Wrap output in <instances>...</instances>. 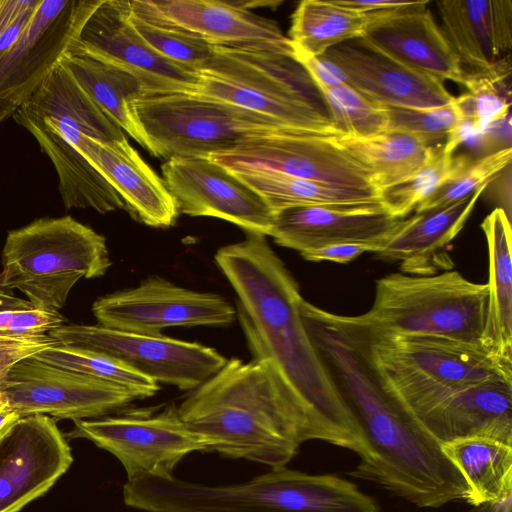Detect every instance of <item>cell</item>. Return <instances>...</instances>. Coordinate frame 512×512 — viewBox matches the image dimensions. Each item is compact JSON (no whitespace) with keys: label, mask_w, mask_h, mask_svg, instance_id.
<instances>
[{"label":"cell","mask_w":512,"mask_h":512,"mask_svg":"<svg viewBox=\"0 0 512 512\" xmlns=\"http://www.w3.org/2000/svg\"><path fill=\"white\" fill-rule=\"evenodd\" d=\"M302 319L368 447V456L348 474L374 482L421 508L468 503L469 487L441 445L383 385L360 316L339 315L310 305Z\"/></svg>","instance_id":"cell-1"},{"label":"cell","mask_w":512,"mask_h":512,"mask_svg":"<svg viewBox=\"0 0 512 512\" xmlns=\"http://www.w3.org/2000/svg\"><path fill=\"white\" fill-rule=\"evenodd\" d=\"M215 261L237 294V315L253 358L270 359L311 409L331 444L364 459L368 447L304 326L298 283L266 241L247 233Z\"/></svg>","instance_id":"cell-2"},{"label":"cell","mask_w":512,"mask_h":512,"mask_svg":"<svg viewBox=\"0 0 512 512\" xmlns=\"http://www.w3.org/2000/svg\"><path fill=\"white\" fill-rule=\"evenodd\" d=\"M207 451L270 468L286 466L309 440L331 444L325 428L270 359L226 364L178 407Z\"/></svg>","instance_id":"cell-3"},{"label":"cell","mask_w":512,"mask_h":512,"mask_svg":"<svg viewBox=\"0 0 512 512\" xmlns=\"http://www.w3.org/2000/svg\"><path fill=\"white\" fill-rule=\"evenodd\" d=\"M12 117L51 160L67 210H126L119 193L86 157V139L127 140L124 131L79 85L63 57Z\"/></svg>","instance_id":"cell-4"},{"label":"cell","mask_w":512,"mask_h":512,"mask_svg":"<svg viewBox=\"0 0 512 512\" xmlns=\"http://www.w3.org/2000/svg\"><path fill=\"white\" fill-rule=\"evenodd\" d=\"M124 503L145 512H379L351 481L287 468L248 481L207 485L170 477L127 480Z\"/></svg>","instance_id":"cell-5"},{"label":"cell","mask_w":512,"mask_h":512,"mask_svg":"<svg viewBox=\"0 0 512 512\" xmlns=\"http://www.w3.org/2000/svg\"><path fill=\"white\" fill-rule=\"evenodd\" d=\"M195 95L270 117L297 131L339 136L320 91L292 56L214 46Z\"/></svg>","instance_id":"cell-6"},{"label":"cell","mask_w":512,"mask_h":512,"mask_svg":"<svg viewBox=\"0 0 512 512\" xmlns=\"http://www.w3.org/2000/svg\"><path fill=\"white\" fill-rule=\"evenodd\" d=\"M111 265L103 235L69 215L41 217L8 231L0 289H18L33 308L59 312L81 278L101 277Z\"/></svg>","instance_id":"cell-7"},{"label":"cell","mask_w":512,"mask_h":512,"mask_svg":"<svg viewBox=\"0 0 512 512\" xmlns=\"http://www.w3.org/2000/svg\"><path fill=\"white\" fill-rule=\"evenodd\" d=\"M488 306V284L471 282L458 271L391 273L377 280L373 304L360 316L385 333L432 335L484 346Z\"/></svg>","instance_id":"cell-8"},{"label":"cell","mask_w":512,"mask_h":512,"mask_svg":"<svg viewBox=\"0 0 512 512\" xmlns=\"http://www.w3.org/2000/svg\"><path fill=\"white\" fill-rule=\"evenodd\" d=\"M363 322L373 365L398 401L438 387L512 380V360L482 345L432 335L385 333Z\"/></svg>","instance_id":"cell-9"},{"label":"cell","mask_w":512,"mask_h":512,"mask_svg":"<svg viewBox=\"0 0 512 512\" xmlns=\"http://www.w3.org/2000/svg\"><path fill=\"white\" fill-rule=\"evenodd\" d=\"M133 108L155 157L166 160L208 158L251 136L292 130L265 115L191 93L144 95Z\"/></svg>","instance_id":"cell-10"},{"label":"cell","mask_w":512,"mask_h":512,"mask_svg":"<svg viewBox=\"0 0 512 512\" xmlns=\"http://www.w3.org/2000/svg\"><path fill=\"white\" fill-rule=\"evenodd\" d=\"M69 438H85L114 455L127 480L170 477L186 456L207 451L202 437L172 405L160 412L134 410L116 416L75 420Z\"/></svg>","instance_id":"cell-11"},{"label":"cell","mask_w":512,"mask_h":512,"mask_svg":"<svg viewBox=\"0 0 512 512\" xmlns=\"http://www.w3.org/2000/svg\"><path fill=\"white\" fill-rule=\"evenodd\" d=\"M48 334L60 344L103 353L156 383L181 390L197 388L227 362L217 350L197 342L125 332L99 324H63Z\"/></svg>","instance_id":"cell-12"},{"label":"cell","mask_w":512,"mask_h":512,"mask_svg":"<svg viewBox=\"0 0 512 512\" xmlns=\"http://www.w3.org/2000/svg\"><path fill=\"white\" fill-rule=\"evenodd\" d=\"M0 396L21 417L99 418L136 400L127 389L32 356L14 364L0 384Z\"/></svg>","instance_id":"cell-13"},{"label":"cell","mask_w":512,"mask_h":512,"mask_svg":"<svg viewBox=\"0 0 512 512\" xmlns=\"http://www.w3.org/2000/svg\"><path fill=\"white\" fill-rule=\"evenodd\" d=\"M208 159L230 171L269 170L326 184L377 189L369 171L325 135L293 130L259 134Z\"/></svg>","instance_id":"cell-14"},{"label":"cell","mask_w":512,"mask_h":512,"mask_svg":"<svg viewBox=\"0 0 512 512\" xmlns=\"http://www.w3.org/2000/svg\"><path fill=\"white\" fill-rule=\"evenodd\" d=\"M92 312L103 327L142 334H161L174 326H224L237 314L219 294L183 288L158 276L97 298Z\"/></svg>","instance_id":"cell-15"},{"label":"cell","mask_w":512,"mask_h":512,"mask_svg":"<svg viewBox=\"0 0 512 512\" xmlns=\"http://www.w3.org/2000/svg\"><path fill=\"white\" fill-rule=\"evenodd\" d=\"M129 16V1L97 0L69 50L128 72L142 84L144 95L195 93L198 73L155 52L134 29Z\"/></svg>","instance_id":"cell-16"},{"label":"cell","mask_w":512,"mask_h":512,"mask_svg":"<svg viewBox=\"0 0 512 512\" xmlns=\"http://www.w3.org/2000/svg\"><path fill=\"white\" fill-rule=\"evenodd\" d=\"M97 0H41L0 55V102L22 105L78 39Z\"/></svg>","instance_id":"cell-17"},{"label":"cell","mask_w":512,"mask_h":512,"mask_svg":"<svg viewBox=\"0 0 512 512\" xmlns=\"http://www.w3.org/2000/svg\"><path fill=\"white\" fill-rule=\"evenodd\" d=\"M398 402L440 445L471 437L512 445V380L438 387Z\"/></svg>","instance_id":"cell-18"},{"label":"cell","mask_w":512,"mask_h":512,"mask_svg":"<svg viewBox=\"0 0 512 512\" xmlns=\"http://www.w3.org/2000/svg\"><path fill=\"white\" fill-rule=\"evenodd\" d=\"M161 172L179 213L219 218L247 233L269 236L273 211L222 165L208 158L173 157L161 165Z\"/></svg>","instance_id":"cell-19"},{"label":"cell","mask_w":512,"mask_h":512,"mask_svg":"<svg viewBox=\"0 0 512 512\" xmlns=\"http://www.w3.org/2000/svg\"><path fill=\"white\" fill-rule=\"evenodd\" d=\"M133 15L167 24L214 46L273 52L294 57L278 24L244 4L216 0L129 1Z\"/></svg>","instance_id":"cell-20"},{"label":"cell","mask_w":512,"mask_h":512,"mask_svg":"<svg viewBox=\"0 0 512 512\" xmlns=\"http://www.w3.org/2000/svg\"><path fill=\"white\" fill-rule=\"evenodd\" d=\"M72 462L54 418L21 417L0 439V512H18L43 495Z\"/></svg>","instance_id":"cell-21"},{"label":"cell","mask_w":512,"mask_h":512,"mask_svg":"<svg viewBox=\"0 0 512 512\" xmlns=\"http://www.w3.org/2000/svg\"><path fill=\"white\" fill-rule=\"evenodd\" d=\"M323 56L343 72L349 86L382 106L428 109L454 99L443 80L397 61L364 37L338 44Z\"/></svg>","instance_id":"cell-22"},{"label":"cell","mask_w":512,"mask_h":512,"mask_svg":"<svg viewBox=\"0 0 512 512\" xmlns=\"http://www.w3.org/2000/svg\"><path fill=\"white\" fill-rule=\"evenodd\" d=\"M403 218L381 202L353 206H298L274 212L269 236L300 254L336 244H360L377 252Z\"/></svg>","instance_id":"cell-23"},{"label":"cell","mask_w":512,"mask_h":512,"mask_svg":"<svg viewBox=\"0 0 512 512\" xmlns=\"http://www.w3.org/2000/svg\"><path fill=\"white\" fill-rule=\"evenodd\" d=\"M427 3L415 1L407 7L384 11L363 37L413 69L465 86V67L427 9Z\"/></svg>","instance_id":"cell-24"},{"label":"cell","mask_w":512,"mask_h":512,"mask_svg":"<svg viewBox=\"0 0 512 512\" xmlns=\"http://www.w3.org/2000/svg\"><path fill=\"white\" fill-rule=\"evenodd\" d=\"M488 184L452 204L403 218L386 243L375 252L382 261L400 262L409 275H434L453 266L446 247L459 234Z\"/></svg>","instance_id":"cell-25"},{"label":"cell","mask_w":512,"mask_h":512,"mask_svg":"<svg viewBox=\"0 0 512 512\" xmlns=\"http://www.w3.org/2000/svg\"><path fill=\"white\" fill-rule=\"evenodd\" d=\"M86 157L119 193L134 220L156 228L175 224L179 211L173 196L128 140L102 143L88 137Z\"/></svg>","instance_id":"cell-26"},{"label":"cell","mask_w":512,"mask_h":512,"mask_svg":"<svg viewBox=\"0 0 512 512\" xmlns=\"http://www.w3.org/2000/svg\"><path fill=\"white\" fill-rule=\"evenodd\" d=\"M441 30L465 71H484L512 48V1L442 0L436 3Z\"/></svg>","instance_id":"cell-27"},{"label":"cell","mask_w":512,"mask_h":512,"mask_svg":"<svg viewBox=\"0 0 512 512\" xmlns=\"http://www.w3.org/2000/svg\"><path fill=\"white\" fill-rule=\"evenodd\" d=\"M489 255V306L483 345L512 360L511 224L502 208L494 209L481 224Z\"/></svg>","instance_id":"cell-28"},{"label":"cell","mask_w":512,"mask_h":512,"mask_svg":"<svg viewBox=\"0 0 512 512\" xmlns=\"http://www.w3.org/2000/svg\"><path fill=\"white\" fill-rule=\"evenodd\" d=\"M63 60L79 85L99 107L155 156L133 108L134 102L144 95L142 84L128 72L80 52L69 50Z\"/></svg>","instance_id":"cell-29"},{"label":"cell","mask_w":512,"mask_h":512,"mask_svg":"<svg viewBox=\"0 0 512 512\" xmlns=\"http://www.w3.org/2000/svg\"><path fill=\"white\" fill-rule=\"evenodd\" d=\"M333 139L369 171L378 190L412 175L428 161L437 146L415 135L392 130L369 137L339 135Z\"/></svg>","instance_id":"cell-30"},{"label":"cell","mask_w":512,"mask_h":512,"mask_svg":"<svg viewBox=\"0 0 512 512\" xmlns=\"http://www.w3.org/2000/svg\"><path fill=\"white\" fill-rule=\"evenodd\" d=\"M441 448L465 479L470 505L512 496V445L471 437L443 443Z\"/></svg>","instance_id":"cell-31"},{"label":"cell","mask_w":512,"mask_h":512,"mask_svg":"<svg viewBox=\"0 0 512 512\" xmlns=\"http://www.w3.org/2000/svg\"><path fill=\"white\" fill-rule=\"evenodd\" d=\"M258 193L274 212L298 206H353L380 202L377 189L344 187L275 171H231Z\"/></svg>","instance_id":"cell-32"},{"label":"cell","mask_w":512,"mask_h":512,"mask_svg":"<svg viewBox=\"0 0 512 512\" xmlns=\"http://www.w3.org/2000/svg\"><path fill=\"white\" fill-rule=\"evenodd\" d=\"M383 12H359L336 0H304L292 14L289 39L295 49L320 56L338 44L363 37Z\"/></svg>","instance_id":"cell-33"},{"label":"cell","mask_w":512,"mask_h":512,"mask_svg":"<svg viewBox=\"0 0 512 512\" xmlns=\"http://www.w3.org/2000/svg\"><path fill=\"white\" fill-rule=\"evenodd\" d=\"M32 357L54 366L119 385L133 393L137 399L151 397L159 390V384L152 379L117 359L90 349L59 343Z\"/></svg>","instance_id":"cell-34"},{"label":"cell","mask_w":512,"mask_h":512,"mask_svg":"<svg viewBox=\"0 0 512 512\" xmlns=\"http://www.w3.org/2000/svg\"><path fill=\"white\" fill-rule=\"evenodd\" d=\"M446 143L437 145L428 161L412 175L378 190L383 207L393 216L405 218L445 181L457 166L459 155Z\"/></svg>","instance_id":"cell-35"},{"label":"cell","mask_w":512,"mask_h":512,"mask_svg":"<svg viewBox=\"0 0 512 512\" xmlns=\"http://www.w3.org/2000/svg\"><path fill=\"white\" fill-rule=\"evenodd\" d=\"M511 147H504L479 158L459 155L452 174L415 208L421 212L452 204L488 184L511 162Z\"/></svg>","instance_id":"cell-36"},{"label":"cell","mask_w":512,"mask_h":512,"mask_svg":"<svg viewBox=\"0 0 512 512\" xmlns=\"http://www.w3.org/2000/svg\"><path fill=\"white\" fill-rule=\"evenodd\" d=\"M318 90L340 135L369 137L387 130L388 118L384 107L347 83Z\"/></svg>","instance_id":"cell-37"},{"label":"cell","mask_w":512,"mask_h":512,"mask_svg":"<svg viewBox=\"0 0 512 512\" xmlns=\"http://www.w3.org/2000/svg\"><path fill=\"white\" fill-rule=\"evenodd\" d=\"M129 19L137 33L155 52L197 73L212 56L214 45L187 31L140 19L132 14L131 8Z\"/></svg>","instance_id":"cell-38"},{"label":"cell","mask_w":512,"mask_h":512,"mask_svg":"<svg viewBox=\"0 0 512 512\" xmlns=\"http://www.w3.org/2000/svg\"><path fill=\"white\" fill-rule=\"evenodd\" d=\"M383 107L388 118L387 130L415 135L432 146L454 137L462 122L455 97L446 105L428 109Z\"/></svg>","instance_id":"cell-39"},{"label":"cell","mask_w":512,"mask_h":512,"mask_svg":"<svg viewBox=\"0 0 512 512\" xmlns=\"http://www.w3.org/2000/svg\"><path fill=\"white\" fill-rule=\"evenodd\" d=\"M67 319L58 311L36 308L0 310V335H41L61 325Z\"/></svg>","instance_id":"cell-40"},{"label":"cell","mask_w":512,"mask_h":512,"mask_svg":"<svg viewBox=\"0 0 512 512\" xmlns=\"http://www.w3.org/2000/svg\"><path fill=\"white\" fill-rule=\"evenodd\" d=\"M59 344L49 334L29 336L0 335V384L11 367L22 359Z\"/></svg>","instance_id":"cell-41"},{"label":"cell","mask_w":512,"mask_h":512,"mask_svg":"<svg viewBox=\"0 0 512 512\" xmlns=\"http://www.w3.org/2000/svg\"><path fill=\"white\" fill-rule=\"evenodd\" d=\"M294 58L305 68L317 88L346 83L343 72L323 55L312 56L294 48Z\"/></svg>","instance_id":"cell-42"},{"label":"cell","mask_w":512,"mask_h":512,"mask_svg":"<svg viewBox=\"0 0 512 512\" xmlns=\"http://www.w3.org/2000/svg\"><path fill=\"white\" fill-rule=\"evenodd\" d=\"M365 252H371V248L360 244H336L325 246L302 253L301 256L308 261H331L336 263H349Z\"/></svg>","instance_id":"cell-43"},{"label":"cell","mask_w":512,"mask_h":512,"mask_svg":"<svg viewBox=\"0 0 512 512\" xmlns=\"http://www.w3.org/2000/svg\"><path fill=\"white\" fill-rule=\"evenodd\" d=\"M41 0H0V39L25 14L33 12Z\"/></svg>","instance_id":"cell-44"},{"label":"cell","mask_w":512,"mask_h":512,"mask_svg":"<svg viewBox=\"0 0 512 512\" xmlns=\"http://www.w3.org/2000/svg\"><path fill=\"white\" fill-rule=\"evenodd\" d=\"M337 3L359 12H379L412 5L415 1L336 0Z\"/></svg>","instance_id":"cell-45"},{"label":"cell","mask_w":512,"mask_h":512,"mask_svg":"<svg viewBox=\"0 0 512 512\" xmlns=\"http://www.w3.org/2000/svg\"><path fill=\"white\" fill-rule=\"evenodd\" d=\"M511 505L512 496H509L503 499L490 500L473 505L470 512H510Z\"/></svg>","instance_id":"cell-46"},{"label":"cell","mask_w":512,"mask_h":512,"mask_svg":"<svg viewBox=\"0 0 512 512\" xmlns=\"http://www.w3.org/2000/svg\"><path fill=\"white\" fill-rule=\"evenodd\" d=\"M20 418L0 396V439Z\"/></svg>","instance_id":"cell-47"},{"label":"cell","mask_w":512,"mask_h":512,"mask_svg":"<svg viewBox=\"0 0 512 512\" xmlns=\"http://www.w3.org/2000/svg\"><path fill=\"white\" fill-rule=\"evenodd\" d=\"M32 308L28 300L16 297L0 289V310Z\"/></svg>","instance_id":"cell-48"},{"label":"cell","mask_w":512,"mask_h":512,"mask_svg":"<svg viewBox=\"0 0 512 512\" xmlns=\"http://www.w3.org/2000/svg\"><path fill=\"white\" fill-rule=\"evenodd\" d=\"M16 109V106L8 102H0V122L12 116Z\"/></svg>","instance_id":"cell-49"}]
</instances>
